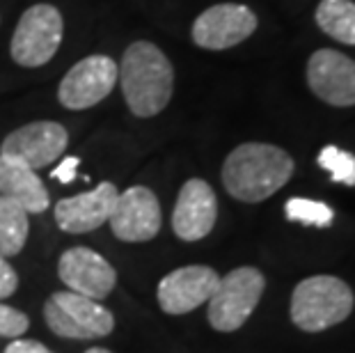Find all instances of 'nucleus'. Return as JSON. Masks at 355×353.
I'll list each match as a JSON object with an SVG mask.
<instances>
[{"instance_id": "1", "label": "nucleus", "mask_w": 355, "mask_h": 353, "mask_svg": "<svg viewBox=\"0 0 355 353\" xmlns=\"http://www.w3.org/2000/svg\"><path fill=\"white\" fill-rule=\"evenodd\" d=\"M117 83L135 117H156L175 94V67L154 42L138 40L124 51L117 64Z\"/></svg>"}, {"instance_id": "2", "label": "nucleus", "mask_w": 355, "mask_h": 353, "mask_svg": "<svg viewBox=\"0 0 355 353\" xmlns=\"http://www.w3.org/2000/svg\"><path fill=\"white\" fill-rule=\"evenodd\" d=\"M296 163L282 147L268 142H243L223 163V186L234 200L257 205L275 195L293 177Z\"/></svg>"}, {"instance_id": "3", "label": "nucleus", "mask_w": 355, "mask_h": 353, "mask_svg": "<svg viewBox=\"0 0 355 353\" xmlns=\"http://www.w3.org/2000/svg\"><path fill=\"white\" fill-rule=\"evenodd\" d=\"M355 307L353 289L337 275H312L291 294V321L305 333H321L342 324Z\"/></svg>"}, {"instance_id": "4", "label": "nucleus", "mask_w": 355, "mask_h": 353, "mask_svg": "<svg viewBox=\"0 0 355 353\" xmlns=\"http://www.w3.org/2000/svg\"><path fill=\"white\" fill-rule=\"evenodd\" d=\"M64 19L51 3H37L21 14L10 40V55L19 67L37 69L51 62L62 46Z\"/></svg>"}, {"instance_id": "5", "label": "nucleus", "mask_w": 355, "mask_h": 353, "mask_svg": "<svg viewBox=\"0 0 355 353\" xmlns=\"http://www.w3.org/2000/svg\"><path fill=\"white\" fill-rule=\"evenodd\" d=\"M266 289V277L254 266H239L220 277L209 298V324L218 333H234L250 319Z\"/></svg>"}, {"instance_id": "6", "label": "nucleus", "mask_w": 355, "mask_h": 353, "mask_svg": "<svg viewBox=\"0 0 355 353\" xmlns=\"http://www.w3.org/2000/svg\"><path fill=\"white\" fill-rule=\"evenodd\" d=\"M44 319L53 333L67 340H96L115 328L110 310L76 291H55L44 305Z\"/></svg>"}, {"instance_id": "7", "label": "nucleus", "mask_w": 355, "mask_h": 353, "mask_svg": "<svg viewBox=\"0 0 355 353\" xmlns=\"http://www.w3.org/2000/svg\"><path fill=\"white\" fill-rule=\"evenodd\" d=\"M117 85V62L94 53L78 60L58 85V101L67 110H87L101 103Z\"/></svg>"}, {"instance_id": "8", "label": "nucleus", "mask_w": 355, "mask_h": 353, "mask_svg": "<svg viewBox=\"0 0 355 353\" xmlns=\"http://www.w3.org/2000/svg\"><path fill=\"white\" fill-rule=\"evenodd\" d=\"M259 19L248 5L220 3L204 10L193 21L191 37L195 46L207 51H227L254 35Z\"/></svg>"}, {"instance_id": "9", "label": "nucleus", "mask_w": 355, "mask_h": 353, "mask_svg": "<svg viewBox=\"0 0 355 353\" xmlns=\"http://www.w3.org/2000/svg\"><path fill=\"white\" fill-rule=\"evenodd\" d=\"M110 230L119 241L145 243L161 232V202L147 186H131L117 195L110 214Z\"/></svg>"}, {"instance_id": "10", "label": "nucleus", "mask_w": 355, "mask_h": 353, "mask_svg": "<svg viewBox=\"0 0 355 353\" xmlns=\"http://www.w3.org/2000/svg\"><path fill=\"white\" fill-rule=\"evenodd\" d=\"M69 145V131L60 122H30L19 126L0 145V154L26 163L28 168L40 170L58 161Z\"/></svg>"}, {"instance_id": "11", "label": "nucleus", "mask_w": 355, "mask_h": 353, "mask_svg": "<svg viewBox=\"0 0 355 353\" xmlns=\"http://www.w3.org/2000/svg\"><path fill=\"white\" fill-rule=\"evenodd\" d=\"M307 85L328 106H355V60L332 49L314 51L307 60Z\"/></svg>"}, {"instance_id": "12", "label": "nucleus", "mask_w": 355, "mask_h": 353, "mask_svg": "<svg viewBox=\"0 0 355 353\" xmlns=\"http://www.w3.org/2000/svg\"><path fill=\"white\" fill-rule=\"evenodd\" d=\"M218 282H220V275L211 266H181L158 282V305L165 314H188L209 303Z\"/></svg>"}, {"instance_id": "13", "label": "nucleus", "mask_w": 355, "mask_h": 353, "mask_svg": "<svg viewBox=\"0 0 355 353\" xmlns=\"http://www.w3.org/2000/svg\"><path fill=\"white\" fill-rule=\"evenodd\" d=\"M58 275L69 291L94 300L105 298L117 284V273L110 261L85 246L69 248L62 252L58 261Z\"/></svg>"}, {"instance_id": "14", "label": "nucleus", "mask_w": 355, "mask_h": 353, "mask_svg": "<svg viewBox=\"0 0 355 353\" xmlns=\"http://www.w3.org/2000/svg\"><path fill=\"white\" fill-rule=\"evenodd\" d=\"M117 195L119 191L115 184L101 182L92 191L60 200L53 209L58 227L69 234H87V232L99 230L103 223L110 221Z\"/></svg>"}, {"instance_id": "15", "label": "nucleus", "mask_w": 355, "mask_h": 353, "mask_svg": "<svg viewBox=\"0 0 355 353\" xmlns=\"http://www.w3.org/2000/svg\"><path fill=\"white\" fill-rule=\"evenodd\" d=\"M218 221V198L204 179H188L177 195L172 230L181 241H200L209 236Z\"/></svg>"}, {"instance_id": "16", "label": "nucleus", "mask_w": 355, "mask_h": 353, "mask_svg": "<svg viewBox=\"0 0 355 353\" xmlns=\"http://www.w3.org/2000/svg\"><path fill=\"white\" fill-rule=\"evenodd\" d=\"M0 195L17 202L28 214H42L51 205L49 191L37 177V170L3 154H0Z\"/></svg>"}, {"instance_id": "17", "label": "nucleus", "mask_w": 355, "mask_h": 353, "mask_svg": "<svg viewBox=\"0 0 355 353\" xmlns=\"http://www.w3.org/2000/svg\"><path fill=\"white\" fill-rule=\"evenodd\" d=\"M314 21L332 40L355 46V3L353 0H321Z\"/></svg>"}, {"instance_id": "18", "label": "nucleus", "mask_w": 355, "mask_h": 353, "mask_svg": "<svg viewBox=\"0 0 355 353\" xmlns=\"http://www.w3.org/2000/svg\"><path fill=\"white\" fill-rule=\"evenodd\" d=\"M28 212L0 195V257H14L24 250L30 232Z\"/></svg>"}, {"instance_id": "19", "label": "nucleus", "mask_w": 355, "mask_h": 353, "mask_svg": "<svg viewBox=\"0 0 355 353\" xmlns=\"http://www.w3.org/2000/svg\"><path fill=\"white\" fill-rule=\"evenodd\" d=\"M284 214L291 223L300 225H314V227H330L335 212L319 200H307V198H291L286 200Z\"/></svg>"}, {"instance_id": "20", "label": "nucleus", "mask_w": 355, "mask_h": 353, "mask_svg": "<svg viewBox=\"0 0 355 353\" xmlns=\"http://www.w3.org/2000/svg\"><path fill=\"white\" fill-rule=\"evenodd\" d=\"M319 165L326 172H330L332 182L355 186V156L351 152H344L335 145H326L319 154Z\"/></svg>"}, {"instance_id": "21", "label": "nucleus", "mask_w": 355, "mask_h": 353, "mask_svg": "<svg viewBox=\"0 0 355 353\" xmlns=\"http://www.w3.org/2000/svg\"><path fill=\"white\" fill-rule=\"evenodd\" d=\"M30 321L28 317L17 307H10L5 303H0V337H21L28 330Z\"/></svg>"}, {"instance_id": "22", "label": "nucleus", "mask_w": 355, "mask_h": 353, "mask_svg": "<svg viewBox=\"0 0 355 353\" xmlns=\"http://www.w3.org/2000/svg\"><path fill=\"white\" fill-rule=\"evenodd\" d=\"M19 287V275L17 271L10 266V261L5 257H0V300L10 298Z\"/></svg>"}, {"instance_id": "23", "label": "nucleus", "mask_w": 355, "mask_h": 353, "mask_svg": "<svg viewBox=\"0 0 355 353\" xmlns=\"http://www.w3.org/2000/svg\"><path fill=\"white\" fill-rule=\"evenodd\" d=\"M5 353H53V351L37 340H21V337H17L12 344H7Z\"/></svg>"}, {"instance_id": "24", "label": "nucleus", "mask_w": 355, "mask_h": 353, "mask_svg": "<svg viewBox=\"0 0 355 353\" xmlns=\"http://www.w3.org/2000/svg\"><path fill=\"white\" fill-rule=\"evenodd\" d=\"M78 159L76 156H71V159H64L62 163H60V168L53 170V177L58 179V182L62 184H71L73 177H76V168H78Z\"/></svg>"}, {"instance_id": "25", "label": "nucleus", "mask_w": 355, "mask_h": 353, "mask_svg": "<svg viewBox=\"0 0 355 353\" xmlns=\"http://www.w3.org/2000/svg\"><path fill=\"white\" fill-rule=\"evenodd\" d=\"M85 353H112V351H108V349H101V347H94V349H89V351H85Z\"/></svg>"}]
</instances>
